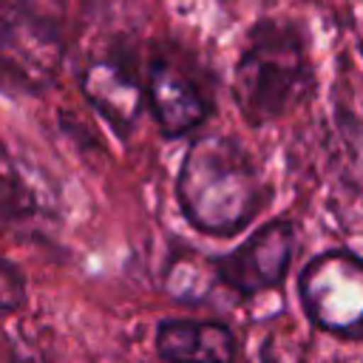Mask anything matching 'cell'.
Instances as JSON below:
<instances>
[{
  "mask_svg": "<svg viewBox=\"0 0 363 363\" xmlns=\"http://www.w3.org/2000/svg\"><path fill=\"white\" fill-rule=\"evenodd\" d=\"M255 156L230 133H204L184 150L176 199L187 224L204 235L227 238L250 227L269 201Z\"/></svg>",
  "mask_w": 363,
  "mask_h": 363,
  "instance_id": "cell-1",
  "label": "cell"
},
{
  "mask_svg": "<svg viewBox=\"0 0 363 363\" xmlns=\"http://www.w3.org/2000/svg\"><path fill=\"white\" fill-rule=\"evenodd\" d=\"M145 105L167 139L187 136L213 111L210 91L173 57H153L145 79Z\"/></svg>",
  "mask_w": 363,
  "mask_h": 363,
  "instance_id": "cell-6",
  "label": "cell"
},
{
  "mask_svg": "<svg viewBox=\"0 0 363 363\" xmlns=\"http://www.w3.org/2000/svg\"><path fill=\"white\" fill-rule=\"evenodd\" d=\"M65 57L60 0H0V85L45 91Z\"/></svg>",
  "mask_w": 363,
  "mask_h": 363,
  "instance_id": "cell-3",
  "label": "cell"
},
{
  "mask_svg": "<svg viewBox=\"0 0 363 363\" xmlns=\"http://www.w3.org/2000/svg\"><path fill=\"white\" fill-rule=\"evenodd\" d=\"M250 363H284L281 357H278V349H275V337H267L261 346H258V352L252 354V360Z\"/></svg>",
  "mask_w": 363,
  "mask_h": 363,
  "instance_id": "cell-11",
  "label": "cell"
},
{
  "mask_svg": "<svg viewBox=\"0 0 363 363\" xmlns=\"http://www.w3.org/2000/svg\"><path fill=\"white\" fill-rule=\"evenodd\" d=\"M218 284L216 281V269H213V258H204L193 250H182L164 272V289L176 298V301H187L196 303L207 295V289Z\"/></svg>",
  "mask_w": 363,
  "mask_h": 363,
  "instance_id": "cell-9",
  "label": "cell"
},
{
  "mask_svg": "<svg viewBox=\"0 0 363 363\" xmlns=\"http://www.w3.org/2000/svg\"><path fill=\"white\" fill-rule=\"evenodd\" d=\"M315 85L306 37L298 23L261 17L250 26L233 68V99L247 125L261 128L289 113Z\"/></svg>",
  "mask_w": 363,
  "mask_h": 363,
  "instance_id": "cell-2",
  "label": "cell"
},
{
  "mask_svg": "<svg viewBox=\"0 0 363 363\" xmlns=\"http://www.w3.org/2000/svg\"><path fill=\"white\" fill-rule=\"evenodd\" d=\"M352 363H363V360H352Z\"/></svg>",
  "mask_w": 363,
  "mask_h": 363,
  "instance_id": "cell-12",
  "label": "cell"
},
{
  "mask_svg": "<svg viewBox=\"0 0 363 363\" xmlns=\"http://www.w3.org/2000/svg\"><path fill=\"white\" fill-rule=\"evenodd\" d=\"M28 298V286H26V275L23 269L0 255V312H17Z\"/></svg>",
  "mask_w": 363,
  "mask_h": 363,
  "instance_id": "cell-10",
  "label": "cell"
},
{
  "mask_svg": "<svg viewBox=\"0 0 363 363\" xmlns=\"http://www.w3.org/2000/svg\"><path fill=\"white\" fill-rule=\"evenodd\" d=\"M298 250V227L289 218H272L250 233L235 250L213 258L216 281L241 298L269 292L284 284Z\"/></svg>",
  "mask_w": 363,
  "mask_h": 363,
  "instance_id": "cell-5",
  "label": "cell"
},
{
  "mask_svg": "<svg viewBox=\"0 0 363 363\" xmlns=\"http://www.w3.org/2000/svg\"><path fill=\"white\" fill-rule=\"evenodd\" d=\"M156 354L164 363H235L238 340L221 320L164 318L153 335Z\"/></svg>",
  "mask_w": 363,
  "mask_h": 363,
  "instance_id": "cell-8",
  "label": "cell"
},
{
  "mask_svg": "<svg viewBox=\"0 0 363 363\" xmlns=\"http://www.w3.org/2000/svg\"><path fill=\"white\" fill-rule=\"evenodd\" d=\"M309 323L340 340H363V258L349 250L315 255L298 275Z\"/></svg>",
  "mask_w": 363,
  "mask_h": 363,
  "instance_id": "cell-4",
  "label": "cell"
},
{
  "mask_svg": "<svg viewBox=\"0 0 363 363\" xmlns=\"http://www.w3.org/2000/svg\"><path fill=\"white\" fill-rule=\"evenodd\" d=\"M79 91L119 136H128L142 116L145 85L133 60L125 54H105L91 60L79 74Z\"/></svg>",
  "mask_w": 363,
  "mask_h": 363,
  "instance_id": "cell-7",
  "label": "cell"
}]
</instances>
